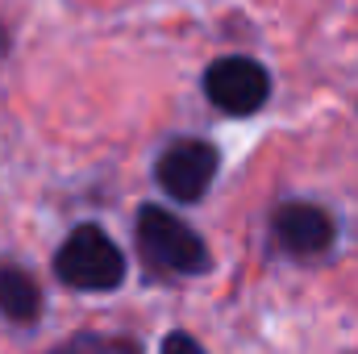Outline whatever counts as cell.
Here are the masks:
<instances>
[{
    "label": "cell",
    "instance_id": "cell-1",
    "mask_svg": "<svg viewBox=\"0 0 358 354\" xmlns=\"http://www.w3.org/2000/svg\"><path fill=\"white\" fill-rule=\"evenodd\" d=\"M138 250L163 275H200L208 267V246L200 242V234L159 204H146L138 213Z\"/></svg>",
    "mask_w": 358,
    "mask_h": 354
},
{
    "label": "cell",
    "instance_id": "cell-2",
    "mask_svg": "<svg viewBox=\"0 0 358 354\" xmlns=\"http://www.w3.org/2000/svg\"><path fill=\"white\" fill-rule=\"evenodd\" d=\"M55 275L80 292H113L125 279V255L100 225H80L55 255Z\"/></svg>",
    "mask_w": 358,
    "mask_h": 354
},
{
    "label": "cell",
    "instance_id": "cell-3",
    "mask_svg": "<svg viewBox=\"0 0 358 354\" xmlns=\"http://www.w3.org/2000/svg\"><path fill=\"white\" fill-rule=\"evenodd\" d=\"M217 146H208V142H200V138H179L171 142L163 155H159V163H155V179H159V187L179 200V204H196L204 192H208V183L217 176Z\"/></svg>",
    "mask_w": 358,
    "mask_h": 354
},
{
    "label": "cell",
    "instance_id": "cell-4",
    "mask_svg": "<svg viewBox=\"0 0 358 354\" xmlns=\"http://www.w3.org/2000/svg\"><path fill=\"white\" fill-rule=\"evenodd\" d=\"M204 96L221 108V113H234V117H246V113H259L271 96V76L255 63V59H217L208 71H204Z\"/></svg>",
    "mask_w": 358,
    "mask_h": 354
},
{
    "label": "cell",
    "instance_id": "cell-5",
    "mask_svg": "<svg viewBox=\"0 0 358 354\" xmlns=\"http://www.w3.org/2000/svg\"><path fill=\"white\" fill-rule=\"evenodd\" d=\"M334 217L317 204H304V200H292V204H279L275 217H271V238L283 255H296V259H308V255H321L334 246Z\"/></svg>",
    "mask_w": 358,
    "mask_h": 354
},
{
    "label": "cell",
    "instance_id": "cell-6",
    "mask_svg": "<svg viewBox=\"0 0 358 354\" xmlns=\"http://www.w3.org/2000/svg\"><path fill=\"white\" fill-rule=\"evenodd\" d=\"M42 313V292L34 283L29 271H21L17 263H0V317L29 325Z\"/></svg>",
    "mask_w": 358,
    "mask_h": 354
},
{
    "label": "cell",
    "instance_id": "cell-7",
    "mask_svg": "<svg viewBox=\"0 0 358 354\" xmlns=\"http://www.w3.org/2000/svg\"><path fill=\"white\" fill-rule=\"evenodd\" d=\"M159 354H204V346L196 338H187V334H167V342H163Z\"/></svg>",
    "mask_w": 358,
    "mask_h": 354
},
{
    "label": "cell",
    "instance_id": "cell-8",
    "mask_svg": "<svg viewBox=\"0 0 358 354\" xmlns=\"http://www.w3.org/2000/svg\"><path fill=\"white\" fill-rule=\"evenodd\" d=\"M100 351H104V342H100V338H76V342L59 346L55 354H100Z\"/></svg>",
    "mask_w": 358,
    "mask_h": 354
},
{
    "label": "cell",
    "instance_id": "cell-9",
    "mask_svg": "<svg viewBox=\"0 0 358 354\" xmlns=\"http://www.w3.org/2000/svg\"><path fill=\"white\" fill-rule=\"evenodd\" d=\"M100 354H138V346H134V342H113V346L104 342V351Z\"/></svg>",
    "mask_w": 358,
    "mask_h": 354
},
{
    "label": "cell",
    "instance_id": "cell-10",
    "mask_svg": "<svg viewBox=\"0 0 358 354\" xmlns=\"http://www.w3.org/2000/svg\"><path fill=\"white\" fill-rule=\"evenodd\" d=\"M4 46H8V38H4V29H0V55H4Z\"/></svg>",
    "mask_w": 358,
    "mask_h": 354
}]
</instances>
